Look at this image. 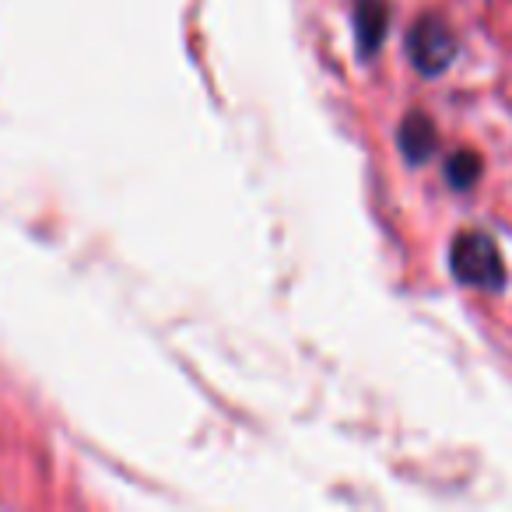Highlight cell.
<instances>
[{"label":"cell","mask_w":512,"mask_h":512,"mask_svg":"<svg viewBox=\"0 0 512 512\" xmlns=\"http://www.w3.org/2000/svg\"><path fill=\"white\" fill-rule=\"evenodd\" d=\"M449 271L460 285L481 288V292H498L509 281V271H505L502 249L481 228H467L453 239L449 246Z\"/></svg>","instance_id":"1"},{"label":"cell","mask_w":512,"mask_h":512,"mask_svg":"<svg viewBox=\"0 0 512 512\" xmlns=\"http://www.w3.org/2000/svg\"><path fill=\"white\" fill-rule=\"evenodd\" d=\"M407 57H411L414 71L425 74V78H439V74L449 71V64L460 53V43H456L453 25L442 15H421L418 22L407 29Z\"/></svg>","instance_id":"2"},{"label":"cell","mask_w":512,"mask_h":512,"mask_svg":"<svg viewBox=\"0 0 512 512\" xmlns=\"http://www.w3.org/2000/svg\"><path fill=\"white\" fill-rule=\"evenodd\" d=\"M397 148L407 165H425L439 148V127L428 113L411 109L397 127Z\"/></svg>","instance_id":"3"},{"label":"cell","mask_w":512,"mask_h":512,"mask_svg":"<svg viewBox=\"0 0 512 512\" xmlns=\"http://www.w3.org/2000/svg\"><path fill=\"white\" fill-rule=\"evenodd\" d=\"M390 32V4L386 0H358L355 4V46L358 57L372 60Z\"/></svg>","instance_id":"4"},{"label":"cell","mask_w":512,"mask_h":512,"mask_svg":"<svg viewBox=\"0 0 512 512\" xmlns=\"http://www.w3.org/2000/svg\"><path fill=\"white\" fill-rule=\"evenodd\" d=\"M446 183L453 186V190H463L467 193L470 186L477 183V179H481V155H477V151H453V155L446 158Z\"/></svg>","instance_id":"5"}]
</instances>
